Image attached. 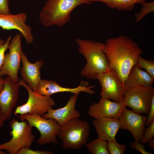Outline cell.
<instances>
[{
  "label": "cell",
  "mask_w": 154,
  "mask_h": 154,
  "mask_svg": "<svg viewBox=\"0 0 154 154\" xmlns=\"http://www.w3.org/2000/svg\"><path fill=\"white\" fill-rule=\"evenodd\" d=\"M102 50L108 60L109 69L115 70L123 84L143 52L136 42L123 35L108 39Z\"/></svg>",
  "instance_id": "obj_1"
},
{
  "label": "cell",
  "mask_w": 154,
  "mask_h": 154,
  "mask_svg": "<svg viewBox=\"0 0 154 154\" xmlns=\"http://www.w3.org/2000/svg\"><path fill=\"white\" fill-rule=\"evenodd\" d=\"M78 52L86 58L87 63L80 75L87 78L97 79L98 74L108 71L109 61L102 48L104 43L93 40L77 38Z\"/></svg>",
  "instance_id": "obj_2"
},
{
  "label": "cell",
  "mask_w": 154,
  "mask_h": 154,
  "mask_svg": "<svg viewBox=\"0 0 154 154\" xmlns=\"http://www.w3.org/2000/svg\"><path fill=\"white\" fill-rule=\"evenodd\" d=\"M91 4L90 0H48L40 13V22L45 27H63L69 22L71 14L77 7Z\"/></svg>",
  "instance_id": "obj_3"
},
{
  "label": "cell",
  "mask_w": 154,
  "mask_h": 154,
  "mask_svg": "<svg viewBox=\"0 0 154 154\" xmlns=\"http://www.w3.org/2000/svg\"><path fill=\"white\" fill-rule=\"evenodd\" d=\"M90 132L86 121L74 118L61 126L57 135L65 149H80L87 144Z\"/></svg>",
  "instance_id": "obj_4"
},
{
  "label": "cell",
  "mask_w": 154,
  "mask_h": 154,
  "mask_svg": "<svg viewBox=\"0 0 154 154\" xmlns=\"http://www.w3.org/2000/svg\"><path fill=\"white\" fill-rule=\"evenodd\" d=\"M12 130L9 132L12 136L9 141L0 145V149L5 150L9 154H17L23 147L30 148L35 137L32 134V127L27 122H19L13 119L10 122Z\"/></svg>",
  "instance_id": "obj_5"
},
{
  "label": "cell",
  "mask_w": 154,
  "mask_h": 154,
  "mask_svg": "<svg viewBox=\"0 0 154 154\" xmlns=\"http://www.w3.org/2000/svg\"><path fill=\"white\" fill-rule=\"evenodd\" d=\"M154 96V88L152 86H132L124 90L123 103L136 113L148 115Z\"/></svg>",
  "instance_id": "obj_6"
},
{
  "label": "cell",
  "mask_w": 154,
  "mask_h": 154,
  "mask_svg": "<svg viewBox=\"0 0 154 154\" xmlns=\"http://www.w3.org/2000/svg\"><path fill=\"white\" fill-rule=\"evenodd\" d=\"M19 83L20 86H24L27 90L29 98L25 104L16 108L14 112L15 115L28 114L41 116L55 105L54 100L50 96L42 95L35 92L22 79Z\"/></svg>",
  "instance_id": "obj_7"
},
{
  "label": "cell",
  "mask_w": 154,
  "mask_h": 154,
  "mask_svg": "<svg viewBox=\"0 0 154 154\" xmlns=\"http://www.w3.org/2000/svg\"><path fill=\"white\" fill-rule=\"evenodd\" d=\"M18 117L22 120H26L32 127H35L39 131L40 137L37 141L39 145H42L51 143L60 144L56 136L61 126L56 120L45 119L35 114H25Z\"/></svg>",
  "instance_id": "obj_8"
},
{
  "label": "cell",
  "mask_w": 154,
  "mask_h": 154,
  "mask_svg": "<svg viewBox=\"0 0 154 154\" xmlns=\"http://www.w3.org/2000/svg\"><path fill=\"white\" fill-rule=\"evenodd\" d=\"M22 34L16 33L11 41L8 49L9 53L5 54L0 69V76L8 75L13 80L19 82L18 72L20 68L21 57L23 52L21 48Z\"/></svg>",
  "instance_id": "obj_9"
},
{
  "label": "cell",
  "mask_w": 154,
  "mask_h": 154,
  "mask_svg": "<svg viewBox=\"0 0 154 154\" xmlns=\"http://www.w3.org/2000/svg\"><path fill=\"white\" fill-rule=\"evenodd\" d=\"M102 86L101 97L112 99L115 102H123L124 98L123 85L118 78L115 70L112 69L97 76Z\"/></svg>",
  "instance_id": "obj_10"
},
{
  "label": "cell",
  "mask_w": 154,
  "mask_h": 154,
  "mask_svg": "<svg viewBox=\"0 0 154 154\" xmlns=\"http://www.w3.org/2000/svg\"><path fill=\"white\" fill-rule=\"evenodd\" d=\"M20 86L19 82L13 80L9 76L4 79L3 88L0 93V107L5 121L11 118L13 108L18 99Z\"/></svg>",
  "instance_id": "obj_11"
},
{
  "label": "cell",
  "mask_w": 154,
  "mask_h": 154,
  "mask_svg": "<svg viewBox=\"0 0 154 154\" xmlns=\"http://www.w3.org/2000/svg\"><path fill=\"white\" fill-rule=\"evenodd\" d=\"M27 19L26 13L21 12L16 15L10 13L0 14V27L3 30H17L22 35L27 44L33 42L34 37L32 34L31 27L26 25Z\"/></svg>",
  "instance_id": "obj_12"
},
{
  "label": "cell",
  "mask_w": 154,
  "mask_h": 154,
  "mask_svg": "<svg viewBox=\"0 0 154 154\" xmlns=\"http://www.w3.org/2000/svg\"><path fill=\"white\" fill-rule=\"evenodd\" d=\"M147 117L129 110L123 109L119 119L120 128L127 129L132 135L135 141L140 142L143 135Z\"/></svg>",
  "instance_id": "obj_13"
},
{
  "label": "cell",
  "mask_w": 154,
  "mask_h": 154,
  "mask_svg": "<svg viewBox=\"0 0 154 154\" xmlns=\"http://www.w3.org/2000/svg\"><path fill=\"white\" fill-rule=\"evenodd\" d=\"M126 107L123 102H112L110 99L100 98L98 103H94L90 106L88 114L94 119L104 117L119 118Z\"/></svg>",
  "instance_id": "obj_14"
},
{
  "label": "cell",
  "mask_w": 154,
  "mask_h": 154,
  "mask_svg": "<svg viewBox=\"0 0 154 154\" xmlns=\"http://www.w3.org/2000/svg\"><path fill=\"white\" fill-rule=\"evenodd\" d=\"M87 82L82 81L78 87L69 88L62 87L56 82L45 79H41L37 88V92L38 94L46 96L59 92H68L74 94L78 95L81 92H84L91 95H93L96 92L91 89L95 86H87L89 85Z\"/></svg>",
  "instance_id": "obj_15"
},
{
  "label": "cell",
  "mask_w": 154,
  "mask_h": 154,
  "mask_svg": "<svg viewBox=\"0 0 154 154\" xmlns=\"http://www.w3.org/2000/svg\"><path fill=\"white\" fill-rule=\"evenodd\" d=\"M78 97L77 95L72 96L64 107L55 110L51 108L47 113L41 116L45 119L50 118L56 120L60 126L73 118H78L80 116V113L75 108Z\"/></svg>",
  "instance_id": "obj_16"
},
{
  "label": "cell",
  "mask_w": 154,
  "mask_h": 154,
  "mask_svg": "<svg viewBox=\"0 0 154 154\" xmlns=\"http://www.w3.org/2000/svg\"><path fill=\"white\" fill-rule=\"evenodd\" d=\"M21 60L22 66L20 73L22 79L36 92L37 86L41 80L40 70L44 62L42 60H40L35 63H31L23 52L21 54Z\"/></svg>",
  "instance_id": "obj_17"
},
{
  "label": "cell",
  "mask_w": 154,
  "mask_h": 154,
  "mask_svg": "<svg viewBox=\"0 0 154 154\" xmlns=\"http://www.w3.org/2000/svg\"><path fill=\"white\" fill-rule=\"evenodd\" d=\"M93 123L98 137L107 141L115 139L120 127L119 120L117 118L104 117L94 119Z\"/></svg>",
  "instance_id": "obj_18"
},
{
  "label": "cell",
  "mask_w": 154,
  "mask_h": 154,
  "mask_svg": "<svg viewBox=\"0 0 154 154\" xmlns=\"http://www.w3.org/2000/svg\"><path fill=\"white\" fill-rule=\"evenodd\" d=\"M153 78L147 72L142 70L139 66L134 65L130 70L123 83L124 91L136 86H152Z\"/></svg>",
  "instance_id": "obj_19"
},
{
  "label": "cell",
  "mask_w": 154,
  "mask_h": 154,
  "mask_svg": "<svg viewBox=\"0 0 154 154\" xmlns=\"http://www.w3.org/2000/svg\"><path fill=\"white\" fill-rule=\"evenodd\" d=\"M147 0H90V1L102 2L109 7L119 11H131L134 7L135 4H141Z\"/></svg>",
  "instance_id": "obj_20"
},
{
  "label": "cell",
  "mask_w": 154,
  "mask_h": 154,
  "mask_svg": "<svg viewBox=\"0 0 154 154\" xmlns=\"http://www.w3.org/2000/svg\"><path fill=\"white\" fill-rule=\"evenodd\" d=\"M86 145L91 154H109L107 141L98 137L90 141Z\"/></svg>",
  "instance_id": "obj_21"
},
{
  "label": "cell",
  "mask_w": 154,
  "mask_h": 154,
  "mask_svg": "<svg viewBox=\"0 0 154 154\" xmlns=\"http://www.w3.org/2000/svg\"><path fill=\"white\" fill-rule=\"evenodd\" d=\"M107 146L109 154H123L126 149L125 145L118 143L115 139L107 141Z\"/></svg>",
  "instance_id": "obj_22"
},
{
  "label": "cell",
  "mask_w": 154,
  "mask_h": 154,
  "mask_svg": "<svg viewBox=\"0 0 154 154\" xmlns=\"http://www.w3.org/2000/svg\"><path fill=\"white\" fill-rule=\"evenodd\" d=\"M141 4L142 7L140 11L135 13L134 16L137 23L139 22L146 14L154 11V1L149 3L144 2Z\"/></svg>",
  "instance_id": "obj_23"
},
{
  "label": "cell",
  "mask_w": 154,
  "mask_h": 154,
  "mask_svg": "<svg viewBox=\"0 0 154 154\" xmlns=\"http://www.w3.org/2000/svg\"><path fill=\"white\" fill-rule=\"evenodd\" d=\"M137 65L140 68L146 70L149 74L154 79V61L151 59L147 60L141 56L139 58Z\"/></svg>",
  "instance_id": "obj_24"
},
{
  "label": "cell",
  "mask_w": 154,
  "mask_h": 154,
  "mask_svg": "<svg viewBox=\"0 0 154 154\" xmlns=\"http://www.w3.org/2000/svg\"><path fill=\"white\" fill-rule=\"evenodd\" d=\"M149 126L148 128H145L143 135L140 141L142 143H148L153 139L154 136V119Z\"/></svg>",
  "instance_id": "obj_25"
},
{
  "label": "cell",
  "mask_w": 154,
  "mask_h": 154,
  "mask_svg": "<svg viewBox=\"0 0 154 154\" xmlns=\"http://www.w3.org/2000/svg\"><path fill=\"white\" fill-rule=\"evenodd\" d=\"M12 38V35L9 36L6 41L0 39V69L3 64L5 55V52L8 47Z\"/></svg>",
  "instance_id": "obj_26"
},
{
  "label": "cell",
  "mask_w": 154,
  "mask_h": 154,
  "mask_svg": "<svg viewBox=\"0 0 154 154\" xmlns=\"http://www.w3.org/2000/svg\"><path fill=\"white\" fill-rule=\"evenodd\" d=\"M53 152L49 151L40 150H33L28 147H23L20 149L17 154H52Z\"/></svg>",
  "instance_id": "obj_27"
},
{
  "label": "cell",
  "mask_w": 154,
  "mask_h": 154,
  "mask_svg": "<svg viewBox=\"0 0 154 154\" xmlns=\"http://www.w3.org/2000/svg\"><path fill=\"white\" fill-rule=\"evenodd\" d=\"M130 147L131 148L137 150L143 154H151V152H149L145 149V146L142 143H140L139 142L135 141L132 142L130 144Z\"/></svg>",
  "instance_id": "obj_28"
},
{
  "label": "cell",
  "mask_w": 154,
  "mask_h": 154,
  "mask_svg": "<svg viewBox=\"0 0 154 154\" xmlns=\"http://www.w3.org/2000/svg\"><path fill=\"white\" fill-rule=\"evenodd\" d=\"M8 0H0V14L3 15L10 13Z\"/></svg>",
  "instance_id": "obj_29"
},
{
  "label": "cell",
  "mask_w": 154,
  "mask_h": 154,
  "mask_svg": "<svg viewBox=\"0 0 154 154\" xmlns=\"http://www.w3.org/2000/svg\"><path fill=\"white\" fill-rule=\"evenodd\" d=\"M147 117L145 125L148 127L152 121L154 119V96L152 98L150 110Z\"/></svg>",
  "instance_id": "obj_30"
},
{
  "label": "cell",
  "mask_w": 154,
  "mask_h": 154,
  "mask_svg": "<svg viewBox=\"0 0 154 154\" xmlns=\"http://www.w3.org/2000/svg\"><path fill=\"white\" fill-rule=\"evenodd\" d=\"M4 121L3 115L0 107V128L3 126Z\"/></svg>",
  "instance_id": "obj_31"
},
{
  "label": "cell",
  "mask_w": 154,
  "mask_h": 154,
  "mask_svg": "<svg viewBox=\"0 0 154 154\" xmlns=\"http://www.w3.org/2000/svg\"><path fill=\"white\" fill-rule=\"evenodd\" d=\"M148 143H149L147 145L151 149H154V139H152Z\"/></svg>",
  "instance_id": "obj_32"
},
{
  "label": "cell",
  "mask_w": 154,
  "mask_h": 154,
  "mask_svg": "<svg viewBox=\"0 0 154 154\" xmlns=\"http://www.w3.org/2000/svg\"><path fill=\"white\" fill-rule=\"evenodd\" d=\"M4 79L0 76V93L3 88Z\"/></svg>",
  "instance_id": "obj_33"
},
{
  "label": "cell",
  "mask_w": 154,
  "mask_h": 154,
  "mask_svg": "<svg viewBox=\"0 0 154 154\" xmlns=\"http://www.w3.org/2000/svg\"><path fill=\"white\" fill-rule=\"evenodd\" d=\"M3 150L0 149V154H5V152L2 151Z\"/></svg>",
  "instance_id": "obj_34"
}]
</instances>
